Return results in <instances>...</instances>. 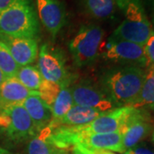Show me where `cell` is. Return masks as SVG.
<instances>
[{"instance_id":"cell-1","label":"cell","mask_w":154,"mask_h":154,"mask_svg":"<svg viewBox=\"0 0 154 154\" xmlns=\"http://www.w3.org/2000/svg\"><path fill=\"white\" fill-rule=\"evenodd\" d=\"M146 72L137 65L108 72L104 77L105 94L114 105L131 106L137 99Z\"/></svg>"},{"instance_id":"cell-2","label":"cell","mask_w":154,"mask_h":154,"mask_svg":"<svg viewBox=\"0 0 154 154\" xmlns=\"http://www.w3.org/2000/svg\"><path fill=\"white\" fill-rule=\"evenodd\" d=\"M124 19L110 38L144 45L152 32L141 0H115Z\"/></svg>"},{"instance_id":"cell-3","label":"cell","mask_w":154,"mask_h":154,"mask_svg":"<svg viewBox=\"0 0 154 154\" xmlns=\"http://www.w3.org/2000/svg\"><path fill=\"white\" fill-rule=\"evenodd\" d=\"M38 15L31 0H20L0 13V34L11 38H37Z\"/></svg>"},{"instance_id":"cell-4","label":"cell","mask_w":154,"mask_h":154,"mask_svg":"<svg viewBox=\"0 0 154 154\" xmlns=\"http://www.w3.org/2000/svg\"><path fill=\"white\" fill-rule=\"evenodd\" d=\"M104 30L96 24L82 25L69 43L75 63L85 66L94 62L102 49Z\"/></svg>"},{"instance_id":"cell-5","label":"cell","mask_w":154,"mask_h":154,"mask_svg":"<svg viewBox=\"0 0 154 154\" xmlns=\"http://www.w3.org/2000/svg\"><path fill=\"white\" fill-rule=\"evenodd\" d=\"M0 129L14 141H23L38 134L31 117L22 105L0 107Z\"/></svg>"},{"instance_id":"cell-6","label":"cell","mask_w":154,"mask_h":154,"mask_svg":"<svg viewBox=\"0 0 154 154\" xmlns=\"http://www.w3.org/2000/svg\"><path fill=\"white\" fill-rule=\"evenodd\" d=\"M38 69L45 80L68 87L71 76L66 68V62L59 49L42 45L38 54Z\"/></svg>"},{"instance_id":"cell-7","label":"cell","mask_w":154,"mask_h":154,"mask_svg":"<svg viewBox=\"0 0 154 154\" xmlns=\"http://www.w3.org/2000/svg\"><path fill=\"white\" fill-rule=\"evenodd\" d=\"M152 129L151 116L143 108H134L127 116L120 132L122 134V144L125 151L137 146Z\"/></svg>"},{"instance_id":"cell-8","label":"cell","mask_w":154,"mask_h":154,"mask_svg":"<svg viewBox=\"0 0 154 154\" xmlns=\"http://www.w3.org/2000/svg\"><path fill=\"white\" fill-rule=\"evenodd\" d=\"M74 104L92 108L100 112H107L114 109V103L107 96L89 83H79L71 88Z\"/></svg>"},{"instance_id":"cell-9","label":"cell","mask_w":154,"mask_h":154,"mask_svg":"<svg viewBox=\"0 0 154 154\" xmlns=\"http://www.w3.org/2000/svg\"><path fill=\"white\" fill-rule=\"evenodd\" d=\"M38 17L45 28L56 38L66 23V11L59 0H35Z\"/></svg>"},{"instance_id":"cell-10","label":"cell","mask_w":154,"mask_h":154,"mask_svg":"<svg viewBox=\"0 0 154 154\" xmlns=\"http://www.w3.org/2000/svg\"><path fill=\"white\" fill-rule=\"evenodd\" d=\"M132 106H121L107 111L88 125L81 126L85 135L120 132Z\"/></svg>"},{"instance_id":"cell-11","label":"cell","mask_w":154,"mask_h":154,"mask_svg":"<svg viewBox=\"0 0 154 154\" xmlns=\"http://www.w3.org/2000/svg\"><path fill=\"white\" fill-rule=\"evenodd\" d=\"M103 56L106 59L129 62L136 63L137 66L146 67L143 45L126 40H116L110 38Z\"/></svg>"},{"instance_id":"cell-12","label":"cell","mask_w":154,"mask_h":154,"mask_svg":"<svg viewBox=\"0 0 154 154\" xmlns=\"http://www.w3.org/2000/svg\"><path fill=\"white\" fill-rule=\"evenodd\" d=\"M0 40L8 46L19 67L31 65L38 57L37 38H11L1 35Z\"/></svg>"},{"instance_id":"cell-13","label":"cell","mask_w":154,"mask_h":154,"mask_svg":"<svg viewBox=\"0 0 154 154\" xmlns=\"http://www.w3.org/2000/svg\"><path fill=\"white\" fill-rule=\"evenodd\" d=\"M77 144L99 151H112L122 153L126 152L123 147L122 134L121 132L83 135L75 145Z\"/></svg>"},{"instance_id":"cell-14","label":"cell","mask_w":154,"mask_h":154,"mask_svg":"<svg viewBox=\"0 0 154 154\" xmlns=\"http://www.w3.org/2000/svg\"><path fill=\"white\" fill-rule=\"evenodd\" d=\"M32 95H38V91H31L19 82L17 77L5 79L0 87V102L2 105H22Z\"/></svg>"},{"instance_id":"cell-15","label":"cell","mask_w":154,"mask_h":154,"mask_svg":"<svg viewBox=\"0 0 154 154\" xmlns=\"http://www.w3.org/2000/svg\"><path fill=\"white\" fill-rule=\"evenodd\" d=\"M23 107L31 117L38 134L48 126L52 120L51 110L40 99L39 95H32L24 100Z\"/></svg>"},{"instance_id":"cell-16","label":"cell","mask_w":154,"mask_h":154,"mask_svg":"<svg viewBox=\"0 0 154 154\" xmlns=\"http://www.w3.org/2000/svg\"><path fill=\"white\" fill-rule=\"evenodd\" d=\"M105 112H100L99 110L92 108L83 107L80 105H74L70 110L63 116L60 120L50 122L49 126L56 127L59 125L76 127L88 125L90 122L94 121L96 118L99 117Z\"/></svg>"},{"instance_id":"cell-17","label":"cell","mask_w":154,"mask_h":154,"mask_svg":"<svg viewBox=\"0 0 154 154\" xmlns=\"http://www.w3.org/2000/svg\"><path fill=\"white\" fill-rule=\"evenodd\" d=\"M84 12L94 19L111 17L116 11L115 0H79Z\"/></svg>"},{"instance_id":"cell-18","label":"cell","mask_w":154,"mask_h":154,"mask_svg":"<svg viewBox=\"0 0 154 154\" xmlns=\"http://www.w3.org/2000/svg\"><path fill=\"white\" fill-rule=\"evenodd\" d=\"M154 105V69H150L146 71L143 86L137 99L131 106L134 108H144Z\"/></svg>"},{"instance_id":"cell-19","label":"cell","mask_w":154,"mask_h":154,"mask_svg":"<svg viewBox=\"0 0 154 154\" xmlns=\"http://www.w3.org/2000/svg\"><path fill=\"white\" fill-rule=\"evenodd\" d=\"M16 77L28 89L35 92H38L41 83L44 81L38 67L34 65L20 67Z\"/></svg>"},{"instance_id":"cell-20","label":"cell","mask_w":154,"mask_h":154,"mask_svg":"<svg viewBox=\"0 0 154 154\" xmlns=\"http://www.w3.org/2000/svg\"><path fill=\"white\" fill-rule=\"evenodd\" d=\"M75 105L72 97L71 88L63 87L61 89L58 96L55 99L54 103L51 106L52 113V120L57 121L60 120L63 116Z\"/></svg>"},{"instance_id":"cell-21","label":"cell","mask_w":154,"mask_h":154,"mask_svg":"<svg viewBox=\"0 0 154 154\" xmlns=\"http://www.w3.org/2000/svg\"><path fill=\"white\" fill-rule=\"evenodd\" d=\"M19 68L14 60L11 51L2 40H0V69L4 73L6 79L17 76Z\"/></svg>"},{"instance_id":"cell-22","label":"cell","mask_w":154,"mask_h":154,"mask_svg":"<svg viewBox=\"0 0 154 154\" xmlns=\"http://www.w3.org/2000/svg\"><path fill=\"white\" fill-rule=\"evenodd\" d=\"M62 88L63 87H61L59 84L49 82L44 79L38 89V95L40 99L51 108Z\"/></svg>"},{"instance_id":"cell-23","label":"cell","mask_w":154,"mask_h":154,"mask_svg":"<svg viewBox=\"0 0 154 154\" xmlns=\"http://www.w3.org/2000/svg\"><path fill=\"white\" fill-rule=\"evenodd\" d=\"M57 149L48 142L45 139L36 136L31 139L28 145V154H55Z\"/></svg>"},{"instance_id":"cell-24","label":"cell","mask_w":154,"mask_h":154,"mask_svg":"<svg viewBox=\"0 0 154 154\" xmlns=\"http://www.w3.org/2000/svg\"><path fill=\"white\" fill-rule=\"evenodd\" d=\"M144 54L146 57V67L154 69V31L151 33L150 37L143 45Z\"/></svg>"},{"instance_id":"cell-25","label":"cell","mask_w":154,"mask_h":154,"mask_svg":"<svg viewBox=\"0 0 154 154\" xmlns=\"http://www.w3.org/2000/svg\"><path fill=\"white\" fill-rule=\"evenodd\" d=\"M124 154H154V152L143 146H135L130 150H128Z\"/></svg>"},{"instance_id":"cell-26","label":"cell","mask_w":154,"mask_h":154,"mask_svg":"<svg viewBox=\"0 0 154 154\" xmlns=\"http://www.w3.org/2000/svg\"><path fill=\"white\" fill-rule=\"evenodd\" d=\"M20 0H0V13L7 10Z\"/></svg>"},{"instance_id":"cell-27","label":"cell","mask_w":154,"mask_h":154,"mask_svg":"<svg viewBox=\"0 0 154 154\" xmlns=\"http://www.w3.org/2000/svg\"><path fill=\"white\" fill-rule=\"evenodd\" d=\"M6 79V77L5 76V75H4V73L1 71V69H0V87H1V85H2V83L5 82V80Z\"/></svg>"},{"instance_id":"cell-28","label":"cell","mask_w":154,"mask_h":154,"mask_svg":"<svg viewBox=\"0 0 154 154\" xmlns=\"http://www.w3.org/2000/svg\"><path fill=\"white\" fill-rule=\"evenodd\" d=\"M0 154H12V153L10 152L8 150H6V149L3 148V147H1V146H0Z\"/></svg>"},{"instance_id":"cell-29","label":"cell","mask_w":154,"mask_h":154,"mask_svg":"<svg viewBox=\"0 0 154 154\" xmlns=\"http://www.w3.org/2000/svg\"><path fill=\"white\" fill-rule=\"evenodd\" d=\"M97 154H115L111 152L110 151H99V152Z\"/></svg>"},{"instance_id":"cell-30","label":"cell","mask_w":154,"mask_h":154,"mask_svg":"<svg viewBox=\"0 0 154 154\" xmlns=\"http://www.w3.org/2000/svg\"><path fill=\"white\" fill-rule=\"evenodd\" d=\"M55 154H68V153H66L65 152H63V150H59V149H57Z\"/></svg>"},{"instance_id":"cell-31","label":"cell","mask_w":154,"mask_h":154,"mask_svg":"<svg viewBox=\"0 0 154 154\" xmlns=\"http://www.w3.org/2000/svg\"><path fill=\"white\" fill-rule=\"evenodd\" d=\"M149 2L151 3V5L152 6V8H153V11H154V0H149Z\"/></svg>"},{"instance_id":"cell-32","label":"cell","mask_w":154,"mask_h":154,"mask_svg":"<svg viewBox=\"0 0 154 154\" xmlns=\"http://www.w3.org/2000/svg\"><path fill=\"white\" fill-rule=\"evenodd\" d=\"M152 142H153L154 144V129H153V133H152Z\"/></svg>"},{"instance_id":"cell-33","label":"cell","mask_w":154,"mask_h":154,"mask_svg":"<svg viewBox=\"0 0 154 154\" xmlns=\"http://www.w3.org/2000/svg\"><path fill=\"white\" fill-rule=\"evenodd\" d=\"M151 108H152V110H154V105H152V107H151Z\"/></svg>"},{"instance_id":"cell-34","label":"cell","mask_w":154,"mask_h":154,"mask_svg":"<svg viewBox=\"0 0 154 154\" xmlns=\"http://www.w3.org/2000/svg\"><path fill=\"white\" fill-rule=\"evenodd\" d=\"M1 106H2V104H1V102H0V107H1Z\"/></svg>"}]
</instances>
